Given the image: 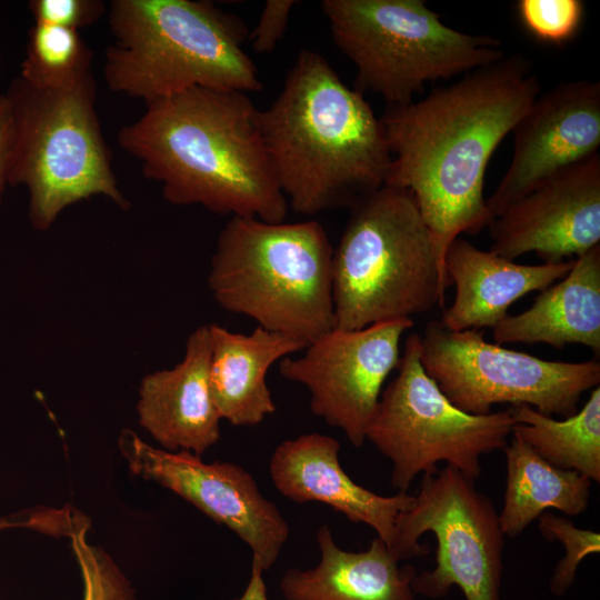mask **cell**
Listing matches in <instances>:
<instances>
[{"instance_id": "obj_1", "label": "cell", "mask_w": 600, "mask_h": 600, "mask_svg": "<svg viewBox=\"0 0 600 600\" xmlns=\"http://www.w3.org/2000/svg\"><path fill=\"white\" fill-rule=\"evenodd\" d=\"M540 92L532 63L512 53L380 117L391 154L384 184L412 193L442 262L456 238L492 222L486 169Z\"/></svg>"}, {"instance_id": "obj_2", "label": "cell", "mask_w": 600, "mask_h": 600, "mask_svg": "<svg viewBox=\"0 0 600 600\" xmlns=\"http://www.w3.org/2000/svg\"><path fill=\"white\" fill-rule=\"evenodd\" d=\"M248 93L193 88L147 103L119 146L140 161L167 201L221 214L283 222L288 202L274 177Z\"/></svg>"}, {"instance_id": "obj_3", "label": "cell", "mask_w": 600, "mask_h": 600, "mask_svg": "<svg viewBox=\"0 0 600 600\" xmlns=\"http://www.w3.org/2000/svg\"><path fill=\"white\" fill-rule=\"evenodd\" d=\"M258 124L278 186L297 213L350 208L386 183L391 154L363 94L319 52L302 50Z\"/></svg>"}, {"instance_id": "obj_4", "label": "cell", "mask_w": 600, "mask_h": 600, "mask_svg": "<svg viewBox=\"0 0 600 600\" xmlns=\"http://www.w3.org/2000/svg\"><path fill=\"white\" fill-rule=\"evenodd\" d=\"M106 49L110 90L146 104L193 88L258 92L263 83L242 44L238 17L208 1L113 0Z\"/></svg>"}, {"instance_id": "obj_5", "label": "cell", "mask_w": 600, "mask_h": 600, "mask_svg": "<svg viewBox=\"0 0 600 600\" xmlns=\"http://www.w3.org/2000/svg\"><path fill=\"white\" fill-rule=\"evenodd\" d=\"M332 254L318 221L233 216L218 237L209 289L224 310L309 344L334 328Z\"/></svg>"}, {"instance_id": "obj_6", "label": "cell", "mask_w": 600, "mask_h": 600, "mask_svg": "<svg viewBox=\"0 0 600 600\" xmlns=\"http://www.w3.org/2000/svg\"><path fill=\"white\" fill-rule=\"evenodd\" d=\"M349 209L332 254L334 328L358 330L442 307L443 262L412 193L384 184Z\"/></svg>"}, {"instance_id": "obj_7", "label": "cell", "mask_w": 600, "mask_h": 600, "mask_svg": "<svg viewBox=\"0 0 600 600\" xmlns=\"http://www.w3.org/2000/svg\"><path fill=\"white\" fill-rule=\"evenodd\" d=\"M4 96L13 123L9 186L27 189L32 228L49 229L67 207L93 196L129 208L101 131L92 73L61 88L18 76Z\"/></svg>"}, {"instance_id": "obj_8", "label": "cell", "mask_w": 600, "mask_h": 600, "mask_svg": "<svg viewBox=\"0 0 600 600\" xmlns=\"http://www.w3.org/2000/svg\"><path fill=\"white\" fill-rule=\"evenodd\" d=\"M334 44L356 66L354 90L387 107L413 101L428 81L501 60L498 38L453 29L423 0H323Z\"/></svg>"}, {"instance_id": "obj_9", "label": "cell", "mask_w": 600, "mask_h": 600, "mask_svg": "<svg viewBox=\"0 0 600 600\" xmlns=\"http://www.w3.org/2000/svg\"><path fill=\"white\" fill-rule=\"evenodd\" d=\"M367 428L369 440L392 462L391 484L407 492L419 473L447 462L471 480L481 457L504 449L516 423L512 410L467 413L453 406L421 364V339L411 333Z\"/></svg>"}, {"instance_id": "obj_10", "label": "cell", "mask_w": 600, "mask_h": 600, "mask_svg": "<svg viewBox=\"0 0 600 600\" xmlns=\"http://www.w3.org/2000/svg\"><path fill=\"white\" fill-rule=\"evenodd\" d=\"M431 532L436 566L417 573L412 590L430 599L458 587L466 600H500L504 534L493 502L453 467L423 473L412 506L402 511L388 547L398 561L428 554L419 543Z\"/></svg>"}, {"instance_id": "obj_11", "label": "cell", "mask_w": 600, "mask_h": 600, "mask_svg": "<svg viewBox=\"0 0 600 600\" xmlns=\"http://www.w3.org/2000/svg\"><path fill=\"white\" fill-rule=\"evenodd\" d=\"M420 339L426 373L453 406L471 414L510 403L568 418L582 394L600 383L598 360L540 359L490 343L478 330H449L440 320L428 322Z\"/></svg>"}, {"instance_id": "obj_12", "label": "cell", "mask_w": 600, "mask_h": 600, "mask_svg": "<svg viewBox=\"0 0 600 600\" xmlns=\"http://www.w3.org/2000/svg\"><path fill=\"white\" fill-rule=\"evenodd\" d=\"M412 326L407 318L358 330L333 328L310 342L301 357L281 359L279 372L309 390L317 417L361 447L383 382L399 364L400 339Z\"/></svg>"}, {"instance_id": "obj_13", "label": "cell", "mask_w": 600, "mask_h": 600, "mask_svg": "<svg viewBox=\"0 0 600 600\" xmlns=\"http://www.w3.org/2000/svg\"><path fill=\"white\" fill-rule=\"evenodd\" d=\"M118 447L132 473L171 490L232 530L263 571L274 564L289 538V526L247 470L231 462L207 463L189 451L152 447L131 429L120 432Z\"/></svg>"}, {"instance_id": "obj_14", "label": "cell", "mask_w": 600, "mask_h": 600, "mask_svg": "<svg viewBox=\"0 0 600 600\" xmlns=\"http://www.w3.org/2000/svg\"><path fill=\"white\" fill-rule=\"evenodd\" d=\"M490 251L514 261L536 252L544 262L577 258L600 244V154L546 179L489 226Z\"/></svg>"}, {"instance_id": "obj_15", "label": "cell", "mask_w": 600, "mask_h": 600, "mask_svg": "<svg viewBox=\"0 0 600 600\" xmlns=\"http://www.w3.org/2000/svg\"><path fill=\"white\" fill-rule=\"evenodd\" d=\"M512 132L510 166L487 200L492 219L546 179L598 153L600 83L569 81L540 92Z\"/></svg>"}, {"instance_id": "obj_16", "label": "cell", "mask_w": 600, "mask_h": 600, "mask_svg": "<svg viewBox=\"0 0 600 600\" xmlns=\"http://www.w3.org/2000/svg\"><path fill=\"white\" fill-rule=\"evenodd\" d=\"M340 442L321 433H306L281 442L269 471L277 490L294 502L318 501L353 523H364L389 547L398 516L413 503V496L386 497L357 484L342 469Z\"/></svg>"}, {"instance_id": "obj_17", "label": "cell", "mask_w": 600, "mask_h": 600, "mask_svg": "<svg viewBox=\"0 0 600 600\" xmlns=\"http://www.w3.org/2000/svg\"><path fill=\"white\" fill-rule=\"evenodd\" d=\"M210 356L209 326H200L188 337L181 362L142 379L139 423L161 449L201 456L219 441L221 418L210 389Z\"/></svg>"}, {"instance_id": "obj_18", "label": "cell", "mask_w": 600, "mask_h": 600, "mask_svg": "<svg viewBox=\"0 0 600 600\" xmlns=\"http://www.w3.org/2000/svg\"><path fill=\"white\" fill-rule=\"evenodd\" d=\"M573 262L520 264L458 237L443 259L444 276L448 284L454 283L456 297L440 322L452 331L493 329L513 302L562 279Z\"/></svg>"}, {"instance_id": "obj_19", "label": "cell", "mask_w": 600, "mask_h": 600, "mask_svg": "<svg viewBox=\"0 0 600 600\" xmlns=\"http://www.w3.org/2000/svg\"><path fill=\"white\" fill-rule=\"evenodd\" d=\"M317 541L319 563L307 570L290 568L281 577L286 600H414V567L400 564L380 538L363 551H347L322 524Z\"/></svg>"}, {"instance_id": "obj_20", "label": "cell", "mask_w": 600, "mask_h": 600, "mask_svg": "<svg viewBox=\"0 0 600 600\" xmlns=\"http://www.w3.org/2000/svg\"><path fill=\"white\" fill-rule=\"evenodd\" d=\"M497 344L577 343L600 354V244L574 259L570 271L541 291L531 307L493 329Z\"/></svg>"}, {"instance_id": "obj_21", "label": "cell", "mask_w": 600, "mask_h": 600, "mask_svg": "<svg viewBox=\"0 0 600 600\" xmlns=\"http://www.w3.org/2000/svg\"><path fill=\"white\" fill-rule=\"evenodd\" d=\"M209 381L221 419L233 426H257L276 411L266 377L278 360L307 343L257 327L244 334L210 323Z\"/></svg>"}, {"instance_id": "obj_22", "label": "cell", "mask_w": 600, "mask_h": 600, "mask_svg": "<svg viewBox=\"0 0 600 600\" xmlns=\"http://www.w3.org/2000/svg\"><path fill=\"white\" fill-rule=\"evenodd\" d=\"M504 456L506 490L499 514L504 537L519 536L548 509L569 517L587 510L592 484L589 478L551 466L514 434L504 447Z\"/></svg>"}, {"instance_id": "obj_23", "label": "cell", "mask_w": 600, "mask_h": 600, "mask_svg": "<svg viewBox=\"0 0 600 600\" xmlns=\"http://www.w3.org/2000/svg\"><path fill=\"white\" fill-rule=\"evenodd\" d=\"M512 434L524 441L551 466L573 470L600 482V388L591 390L584 406L557 420L529 406L512 409Z\"/></svg>"}, {"instance_id": "obj_24", "label": "cell", "mask_w": 600, "mask_h": 600, "mask_svg": "<svg viewBox=\"0 0 600 600\" xmlns=\"http://www.w3.org/2000/svg\"><path fill=\"white\" fill-rule=\"evenodd\" d=\"M92 58L78 31L33 23L19 76L38 88H61L92 73Z\"/></svg>"}, {"instance_id": "obj_25", "label": "cell", "mask_w": 600, "mask_h": 600, "mask_svg": "<svg viewBox=\"0 0 600 600\" xmlns=\"http://www.w3.org/2000/svg\"><path fill=\"white\" fill-rule=\"evenodd\" d=\"M84 517L69 533L83 583L82 600H137L136 589L114 560L87 540Z\"/></svg>"}, {"instance_id": "obj_26", "label": "cell", "mask_w": 600, "mask_h": 600, "mask_svg": "<svg viewBox=\"0 0 600 600\" xmlns=\"http://www.w3.org/2000/svg\"><path fill=\"white\" fill-rule=\"evenodd\" d=\"M538 520L540 533L549 542H561L566 551L549 581L550 592L554 597H562L572 587L581 561L590 554L600 552V534L576 527L567 517L547 511Z\"/></svg>"}, {"instance_id": "obj_27", "label": "cell", "mask_w": 600, "mask_h": 600, "mask_svg": "<svg viewBox=\"0 0 600 600\" xmlns=\"http://www.w3.org/2000/svg\"><path fill=\"white\" fill-rule=\"evenodd\" d=\"M516 8L523 29L536 40L553 46L572 40L584 17L580 0H519Z\"/></svg>"}, {"instance_id": "obj_28", "label": "cell", "mask_w": 600, "mask_h": 600, "mask_svg": "<svg viewBox=\"0 0 600 600\" xmlns=\"http://www.w3.org/2000/svg\"><path fill=\"white\" fill-rule=\"evenodd\" d=\"M28 8L34 23L76 31L94 24L107 13L100 0H31Z\"/></svg>"}, {"instance_id": "obj_29", "label": "cell", "mask_w": 600, "mask_h": 600, "mask_svg": "<svg viewBox=\"0 0 600 600\" xmlns=\"http://www.w3.org/2000/svg\"><path fill=\"white\" fill-rule=\"evenodd\" d=\"M294 0H268L254 29L248 34L252 49L258 53H270L282 39Z\"/></svg>"}, {"instance_id": "obj_30", "label": "cell", "mask_w": 600, "mask_h": 600, "mask_svg": "<svg viewBox=\"0 0 600 600\" xmlns=\"http://www.w3.org/2000/svg\"><path fill=\"white\" fill-rule=\"evenodd\" d=\"M12 144V116L6 96L0 94V201L9 186Z\"/></svg>"}, {"instance_id": "obj_31", "label": "cell", "mask_w": 600, "mask_h": 600, "mask_svg": "<svg viewBox=\"0 0 600 600\" xmlns=\"http://www.w3.org/2000/svg\"><path fill=\"white\" fill-rule=\"evenodd\" d=\"M263 572L260 564L252 560L249 582L243 593L234 600H268L267 588L262 577Z\"/></svg>"}, {"instance_id": "obj_32", "label": "cell", "mask_w": 600, "mask_h": 600, "mask_svg": "<svg viewBox=\"0 0 600 600\" xmlns=\"http://www.w3.org/2000/svg\"><path fill=\"white\" fill-rule=\"evenodd\" d=\"M31 514L28 511L24 514H16L12 518H0V530L10 527H27L30 528Z\"/></svg>"}, {"instance_id": "obj_33", "label": "cell", "mask_w": 600, "mask_h": 600, "mask_svg": "<svg viewBox=\"0 0 600 600\" xmlns=\"http://www.w3.org/2000/svg\"><path fill=\"white\" fill-rule=\"evenodd\" d=\"M0 69H1V51H0Z\"/></svg>"}]
</instances>
